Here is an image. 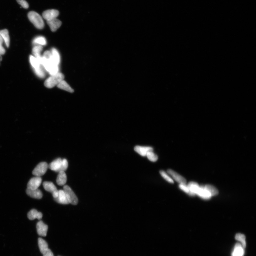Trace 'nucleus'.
Here are the masks:
<instances>
[{"label": "nucleus", "mask_w": 256, "mask_h": 256, "mask_svg": "<svg viewBox=\"0 0 256 256\" xmlns=\"http://www.w3.org/2000/svg\"><path fill=\"white\" fill-rule=\"evenodd\" d=\"M28 217L30 220L35 219L40 220L43 217V214L39 212L36 209H33L28 213Z\"/></svg>", "instance_id": "15"}, {"label": "nucleus", "mask_w": 256, "mask_h": 256, "mask_svg": "<svg viewBox=\"0 0 256 256\" xmlns=\"http://www.w3.org/2000/svg\"><path fill=\"white\" fill-rule=\"evenodd\" d=\"M26 193L30 197L36 199H40L43 196L42 192L38 189L36 190L27 189Z\"/></svg>", "instance_id": "12"}, {"label": "nucleus", "mask_w": 256, "mask_h": 256, "mask_svg": "<svg viewBox=\"0 0 256 256\" xmlns=\"http://www.w3.org/2000/svg\"><path fill=\"white\" fill-rule=\"evenodd\" d=\"M57 87L59 89L66 90V91L71 92V93L74 92L73 89L64 80L61 81L57 85Z\"/></svg>", "instance_id": "23"}, {"label": "nucleus", "mask_w": 256, "mask_h": 256, "mask_svg": "<svg viewBox=\"0 0 256 256\" xmlns=\"http://www.w3.org/2000/svg\"><path fill=\"white\" fill-rule=\"evenodd\" d=\"M189 190V195L194 196L196 195V193L199 188V185L197 183L195 182H191L187 185Z\"/></svg>", "instance_id": "19"}, {"label": "nucleus", "mask_w": 256, "mask_h": 256, "mask_svg": "<svg viewBox=\"0 0 256 256\" xmlns=\"http://www.w3.org/2000/svg\"><path fill=\"white\" fill-rule=\"evenodd\" d=\"M167 173L171 175L175 181L179 183V184H186V180L182 176L180 175L175 171L172 170L171 169H168L167 171Z\"/></svg>", "instance_id": "10"}, {"label": "nucleus", "mask_w": 256, "mask_h": 256, "mask_svg": "<svg viewBox=\"0 0 256 256\" xmlns=\"http://www.w3.org/2000/svg\"><path fill=\"white\" fill-rule=\"evenodd\" d=\"M47 22L48 25L50 27L51 30L52 32H56L58 28H60L62 24L61 21L57 18L47 21Z\"/></svg>", "instance_id": "13"}, {"label": "nucleus", "mask_w": 256, "mask_h": 256, "mask_svg": "<svg viewBox=\"0 0 256 256\" xmlns=\"http://www.w3.org/2000/svg\"><path fill=\"white\" fill-rule=\"evenodd\" d=\"M28 17L30 21L34 24L35 27L39 29H43L45 26L42 17L38 13L31 11L28 13Z\"/></svg>", "instance_id": "3"}, {"label": "nucleus", "mask_w": 256, "mask_h": 256, "mask_svg": "<svg viewBox=\"0 0 256 256\" xmlns=\"http://www.w3.org/2000/svg\"><path fill=\"white\" fill-rule=\"evenodd\" d=\"M204 188L209 192L211 196L217 195L218 193V190L213 185H207L204 186Z\"/></svg>", "instance_id": "27"}, {"label": "nucleus", "mask_w": 256, "mask_h": 256, "mask_svg": "<svg viewBox=\"0 0 256 256\" xmlns=\"http://www.w3.org/2000/svg\"><path fill=\"white\" fill-rule=\"evenodd\" d=\"M68 162L66 159L59 158L55 160L48 165V168L56 172L65 171L68 167Z\"/></svg>", "instance_id": "1"}, {"label": "nucleus", "mask_w": 256, "mask_h": 256, "mask_svg": "<svg viewBox=\"0 0 256 256\" xmlns=\"http://www.w3.org/2000/svg\"><path fill=\"white\" fill-rule=\"evenodd\" d=\"M146 156L150 161L152 162H156L158 159V156L154 153L153 151L148 152Z\"/></svg>", "instance_id": "30"}, {"label": "nucleus", "mask_w": 256, "mask_h": 256, "mask_svg": "<svg viewBox=\"0 0 256 256\" xmlns=\"http://www.w3.org/2000/svg\"><path fill=\"white\" fill-rule=\"evenodd\" d=\"M42 178L41 177L35 176L30 179L27 184V189L31 190L38 189L42 183Z\"/></svg>", "instance_id": "7"}, {"label": "nucleus", "mask_w": 256, "mask_h": 256, "mask_svg": "<svg viewBox=\"0 0 256 256\" xmlns=\"http://www.w3.org/2000/svg\"><path fill=\"white\" fill-rule=\"evenodd\" d=\"M0 35L4 41L6 47H9L10 40L8 30L5 29L0 31Z\"/></svg>", "instance_id": "20"}, {"label": "nucleus", "mask_w": 256, "mask_h": 256, "mask_svg": "<svg viewBox=\"0 0 256 256\" xmlns=\"http://www.w3.org/2000/svg\"><path fill=\"white\" fill-rule=\"evenodd\" d=\"M59 14L58 10L55 9L48 10L43 12V17L44 19L47 21L56 18Z\"/></svg>", "instance_id": "8"}, {"label": "nucleus", "mask_w": 256, "mask_h": 256, "mask_svg": "<svg viewBox=\"0 0 256 256\" xmlns=\"http://www.w3.org/2000/svg\"><path fill=\"white\" fill-rule=\"evenodd\" d=\"M2 60V57L1 56V55L0 54V62H1Z\"/></svg>", "instance_id": "34"}, {"label": "nucleus", "mask_w": 256, "mask_h": 256, "mask_svg": "<svg viewBox=\"0 0 256 256\" xmlns=\"http://www.w3.org/2000/svg\"><path fill=\"white\" fill-rule=\"evenodd\" d=\"M67 181V175L65 171H62L59 172L56 180L57 184L59 186H63L66 184Z\"/></svg>", "instance_id": "18"}, {"label": "nucleus", "mask_w": 256, "mask_h": 256, "mask_svg": "<svg viewBox=\"0 0 256 256\" xmlns=\"http://www.w3.org/2000/svg\"><path fill=\"white\" fill-rule=\"evenodd\" d=\"M244 253V249L241 244L238 243L235 245L232 253V256H243Z\"/></svg>", "instance_id": "16"}, {"label": "nucleus", "mask_w": 256, "mask_h": 256, "mask_svg": "<svg viewBox=\"0 0 256 256\" xmlns=\"http://www.w3.org/2000/svg\"><path fill=\"white\" fill-rule=\"evenodd\" d=\"M43 46L40 45H36L33 48L32 53L35 57L39 60L42 57L41 53L43 50Z\"/></svg>", "instance_id": "24"}, {"label": "nucleus", "mask_w": 256, "mask_h": 256, "mask_svg": "<svg viewBox=\"0 0 256 256\" xmlns=\"http://www.w3.org/2000/svg\"><path fill=\"white\" fill-rule=\"evenodd\" d=\"M32 43L34 45L45 46L47 44L46 39L42 36H37L33 40Z\"/></svg>", "instance_id": "25"}, {"label": "nucleus", "mask_w": 256, "mask_h": 256, "mask_svg": "<svg viewBox=\"0 0 256 256\" xmlns=\"http://www.w3.org/2000/svg\"><path fill=\"white\" fill-rule=\"evenodd\" d=\"M43 185L44 189L46 191L50 192L52 194L54 198L58 196V190L53 183L50 182H45L43 183Z\"/></svg>", "instance_id": "6"}, {"label": "nucleus", "mask_w": 256, "mask_h": 256, "mask_svg": "<svg viewBox=\"0 0 256 256\" xmlns=\"http://www.w3.org/2000/svg\"><path fill=\"white\" fill-rule=\"evenodd\" d=\"M37 233L42 237H45L47 235L48 227L47 225L44 224L43 221L40 220L36 225Z\"/></svg>", "instance_id": "9"}, {"label": "nucleus", "mask_w": 256, "mask_h": 256, "mask_svg": "<svg viewBox=\"0 0 256 256\" xmlns=\"http://www.w3.org/2000/svg\"><path fill=\"white\" fill-rule=\"evenodd\" d=\"M34 71L35 74L39 78H43L46 76L45 70L43 66L42 65L39 68L36 69H34Z\"/></svg>", "instance_id": "28"}, {"label": "nucleus", "mask_w": 256, "mask_h": 256, "mask_svg": "<svg viewBox=\"0 0 256 256\" xmlns=\"http://www.w3.org/2000/svg\"><path fill=\"white\" fill-rule=\"evenodd\" d=\"M29 61L33 70L37 69L42 66L38 59L32 55H30Z\"/></svg>", "instance_id": "26"}, {"label": "nucleus", "mask_w": 256, "mask_h": 256, "mask_svg": "<svg viewBox=\"0 0 256 256\" xmlns=\"http://www.w3.org/2000/svg\"><path fill=\"white\" fill-rule=\"evenodd\" d=\"M48 168V165L46 162H41L37 165L32 173L35 176L41 177L45 174Z\"/></svg>", "instance_id": "5"}, {"label": "nucleus", "mask_w": 256, "mask_h": 256, "mask_svg": "<svg viewBox=\"0 0 256 256\" xmlns=\"http://www.w3.org/2000/svg\"><path fill=\"white\" fill-rule=\"evenodd\" d=\"M179 187L180 189H181L182 190L184 191L185 193L189 194V190L188 187L186 184H180L179 185Z\"/></svg>", "instance_id": "33"}, {"label": "nucleus", "mask_w": 256, "mask_h": 256, "mask_svg": "<svg viewBox=\"0 0 256 256\" xmlns=\"http://www.w3.org/2000/svg\"><path fill=\"white\" fill-rule=\"evenodd\" d=\"M134 151L137 152L141 156H146L148 152L153 151V149L150 147H145L137 145L134 148Z\"/></svg>", "instance_id": "14"}, {"label": "nucleus", "mask_w": 256, "mask_h": 256, "mask_svg": "<svg viewBox=\"0 0 256 256\" xmlns=\"http://www.w3.org/2000/svg\"><path fill=\"white\" fill-rule=\"evenodd\" d=\"M65 77L64 75L58 72V73L51 76L45 81L44 85L46 88H52L57 85L62 81L64 80Z\"/></svg>", "instance_id": "2"}, {"label": "nucleus", "mask_w": 256, "mask_h": 256, "mask_svg": "<svg viewBox=\"0 0 256 256\" xmlns=\"http://www.w3.org/2000/svg\"><path fill=\"white\" fill-rule=\"evenodd\" d=\"M160 173L162 177L167 182L171 183H174L173 179L171 178L166 172L163 171H160Z\"/></svg>", "instance_id": "31"}, {"label": "nucleus", "mask_w": 256, "mask_h": 256, "mask_svg": "<svg viewBox=\"0 0 256 256\" xmlns=\"http://www.w3.org/2000/svg\"><path fill=\"white\" fill-rule=\"evenodd\" d=\"M65 193L66 197L69 204L73 205H76L78 204V200L77 196L74 193L70 187L67 185H65L63 186V190Z\"/></svg>", "instance_id": "4"}, {"label": "nucleus", "mask_w": 256, "mask_h": 256, "mask_svg": "<svg viewBox=\"0 0 256 256\" xmlns=\"http://www.w3.org/2000/svg\"><path fill=\"white\" fill-rule=\"evenodd\" d=\"M2 39V37H1V35H0V40Z\"/></svg>", "instance_id": "35"}, {"label": "nucleus", "mask_w": 256, "mask_h": 256, "mask_svg": "<svg viewBox=\"0 0 256 256\" xmlns=\"http://www.w3.org/2000/svg\"><path fill=\"white\" fill-rule=\"evenodd\" d=\"M196 194L200 197L205 199H208L211 197V194L204 188V186H201L197 192Z\"/></svg>", "instance_id": "17"}, {"label": "nucleus", "mask_w": 256, "mask_h": 256, "mask_svg": "<svg viewBox=\"0 0 256 256\" xmlns=\"http://www.w3.org/2000/svg\"><path fill=\"white\" fill-rule=\"evenodd\" d=\"M54 200L59 204L63 205L69 204L65 192L62 190H58V196L56 198H54Z\"/></svg>", "instance_id": "11"}, {"label": "nucleus", "mask_w": 256, "mask_h": 256, "mask_svg": "<svg viewBox=\"0 0 256 256\" xmlns=\"http://www.w3.org/2000/svg\"><path fill=\"white\" fill-rule=\"evenodd\" d=\"M38 245L40 252L42 254L47 251L48 248L47 242L43 238H40L38 240Z\"/></svg>", "instance_id": "22"}, {"label": "nucleus", "mask_w": 256, "mask_h": 256, "mask_svg": "<svg viewBox=\"0 0 256 256\" xmlns=\"http://www.w3.org/2000/svg\"><path fill=\"white\" fill-rule=\"evenodd\" d=\"M52 59L53 62L57 65L59 66L60 63V56L58 51L56 48H52L51 50Z\"/></svg>", "instance_id": "21"}, {"label": "nucleus", "mask_w": 256, "mask_h": 256, "mask_svg": "<svg viewBox=\"0 0 256 256\" xmlns=\"http://www.w3.org/2000/svg\"><path fill=\"white\" fill-rule=\"evenodd\" d=\"M235 239L236 240L239 241L241 243L243 247L245 249L246 246V237L244 235L242 234L238 233L236 234L235 236Z\"/></svg>", "instance_id": "29"}, {"label": "nucleus", "mask_w": 256, "mask_h": 256, "mask_svg": "<svg viewBox=\"0 0 256 256\" xmlns=\"http://www.w3.org/2000/svg\"><path fill=\"white\" fill-rule=\"evenodd\" d=\"M19 4L24 8L27 9L29 7L28 2L25 0H16Z\"/></svg>", "instance_id": "32"}]
</instances>
